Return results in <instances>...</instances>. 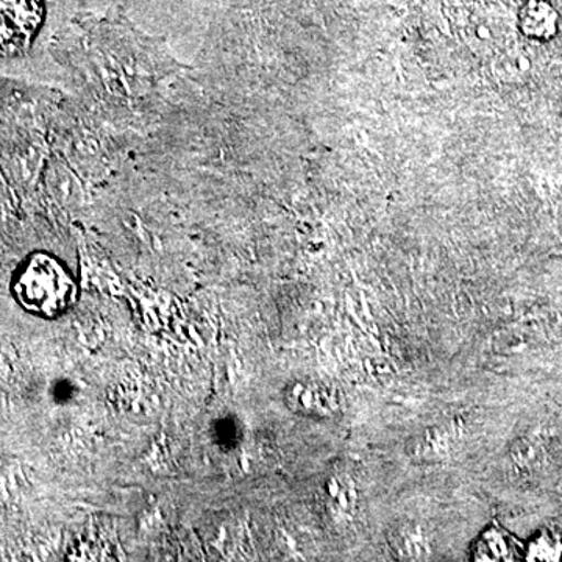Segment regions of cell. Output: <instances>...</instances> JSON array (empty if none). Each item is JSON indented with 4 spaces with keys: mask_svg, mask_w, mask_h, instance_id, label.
Segmentation results:
<instances>
[{
    "mask_svg": "<svg viewBox=\"0 0 562 562\" xmlns=\"http://www.w3.org/2000/svg\"><path fill=\"white\" fill-rule=\"evenodd\" d=\"M284 402L292 412L316 419L336 416L341 406L338 391L317 380H297L291 383L284 392Z\"/></svg>",
    "mask_w": 562,
    "mask_h": 562,
    "instance_id": "cell-2",
    "label": "cell"
},
{
    "mask_svg": "<svg viewBox=\"0 0 562 562\" xmlns=\"http://www.w3.org/2000/svg\"><path fill=\"white\" fill-rule=\"evenodd\" d=\"M328 505L336 516L350 517L357 508V490L350 479L344 476H336L330 480L327 486Z\"/></svg>",
    "mask_w": 562,
    "mask_h": 562,
    "instance_id": "cell-6",
    "label": "cell"
},
{
    "mask_svg": "<svg viewBox=\"0 0 562 562\" xmlns=\"http://www.w3.org/2000/svg\"><path fill=\"white\" fill-rule=\"evenodd\" d=\"M562 557V539L557 531H542L528 547L527 560L560 561Z\"/></svg>",
    "mask_w": 562,
    "mask_h": 562,
    "instance_id": "cell-7",
    "label": "cell"
},
{
    "mask_svg": "<svg viewBox=\"0 0 562 562\" xmlns=\"http://www.w3.org/2000/svg\"><path fill=\"white\" fill-rule=\"evenodd\" d=\"M519 27L527 38L550 41L560 27V14L547 0H528L520 9Z\"/></svg>",
    "mask_w": 562,
    "mask_h": 562,
    "instance_id": "cell-3",
    "label": "cell"
},
{
    "mask_svg": "<svg viewBox=\"0 0 562 562\" xmlns=\"http://www.w3.org/2000/svg\"><path fill=\"white\" fill-rule=\"evenodd\" d=\"M392 553L397 560L422 561L431 553L430 538L424 527L416 522L395 525L387 535Z\"/></svg>",
    "mask_w": 562,
    "mask_h": 562,
    "instance_id": "cell-4",
    "label": "cell"
},
{
    "mask_svg": "<svg viewBox=\"0 0 562 562\" xmlns=\"http://www.w3.org/2000/svg\"><path fill=\"white\" fill-rule=\"evenodd\" d=\"M516 554V546L505 531L490 528L484 531L473 550V560L476 561H512Z\"/></svg>",
    "mask_w": 562,
    "mask_h": 562,
    "instance_id": "cell-5",
    "label": "cell"
},
{
    "mask_svg": "<svg viewBox=\"0 0 562 562\" xmlns=\"http://www.w3.org/2000/svg\"><path fill=\"white\" fill-rule=\"evenodd\" d=\"M13 291L29 312L54 317L74 302L76 283L60 261L50 255L36 254L18 272Z\"/></svg>",
    "mask_w": 562,
    "mask_h": 562,
    "instance_id": "cell-1",
    "label": "cell"
}]
</instances>
